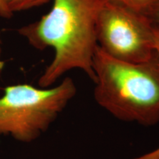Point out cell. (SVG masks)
<instances>
[{"label": "cell", "instance_id": "obj_1", "mask_svg": "<svg viewBox=\"0 0 159 159\" xmlns=\"http://www.w3.org/2000/svg\"><path fill=\"white\" fill-rule=\"evenodd\" d=\"M100 5L97 0H53L48 13L18 30L34 48L55 51L52 61L39 77V87L49 88L72 69H80L94 82L95 23Z\"/></svg>", "mask_w": 159, "mask_h": 159}, {"label": "cell", "instance_id": "obj_2", "mask_svg": "<svg viewBox=\"0 0 159 159\" xmlns=\"http://www.w3.org/2000/svg\"><path fill=\"white\" fill-rule=\"evenodd\" d=\"M93 69L94 99L124 122L152 126L159 122V56L147 62L120 61L97 45Z\"/></svg>", "mask_w": 159, "mask_h": 159}, {"label": "cell", "instance_id": "obj_3", "mask_svg": "<svg viewBox=\"0 0 159 159\" xmlns=\"http://www.w3.org/2000/svg\"><path fill=\"white\" fill-rule=\"evenodd\" d=\"M77 93L71 77L52 88L9 85L0 97V135L30 143L45 133Z\"/></svg>", "mask_w": 159, "mask_h": 159}, {"label": "cell", "instance_id": "obj_4", "mask_svg": "<svg viewBox=\"0 0 159 159\" xmlns=\"http://www.w3.org/2000/svg\"><path fill=\"white\" fill-rule=\"evenodd\" d=\"M97 45L110 56L130 63H143L156 56L154 22L147 16L112 3L97 10Z\"/></svg>", "mask_w": 159, "mask_h": 159}, {"label": "cell", "instance_id": "obj_5", "mask_svg": "<svg viewBox=\"0 0 159 159\" xmlns=\"http://www.w3.org/2000/svg\"><path fill=\"white\" fill-rule=\"evenodd\" d=\"M104 3L116 4L150 18L152 13L159 6V0H97Z\"/></svg>", "mask_w": 159, "mask_h": 159}, {"label": "cell", "instance_id": "obj_6", "mask_svg": "<svg viewBox=\"0 0 159 159\" xmlns=\"http://www.w3.org/2000/svg\"><path fill=\"white\" fill-rule=\"evenodd\" d=\"M12 13L27 11L47 4L51 0H2Z\"/></svg>", "mask_w": 159, "mask_h": 159}, {"label": "cell", "instance_id": "obj_7", "mask_svg": "<svg viewBox=\"0 0 159 159\" xmlns=\"http://www.w3.org/2000/svg\"><path fill=\"white\" fill-rule=\"evenodd\" d=\"M13 13L10 11L7 5L3 2L2 0H0V17L4 19H11L13 17ZM2 40H1V33H0V69L2 68L4 62L2 61Z\"/></svg>", "mask_w": 159, "mask_h": 159}, {"label": "cell", "instance_id": "obj_8", "mask_svg": "<svg viewBox=\"0 0 159 159\" xmlns=\"http://www.w3.org/2000/svg\"><path fill=\"white\" fill-rule=\"evenodd\" d=\"M159 158V148L156 149V150L152 151V152H148L142 156L137 157V158L133 159H158Z\"/></svg>", "mask_w": 159, "mask_h": 159}, {"label": "cell", "instance_id": "obj_9", "mask_svg": "<svg viewBox=\"0 0 159 159\" xmlns=\"http://www.w3.org/2000/svg\"><path fill=\"white\" fill-rule=\"evenodd\" d=\"M154 40L155 50L159 56V26L154 23Z\"/></svg>", "mask_w": 159, "mask_h": 159}, {"label": "cell", "instance_id": "obj_10", "mask_svg": "<svg viewBox=\"0 0 159 159\" xmlns=\"http://www.w3.org/2000/svg\"><path fill=\"white\" fill-rule=\"evenodd\" d=\"M150 19L152 20L156 25L159 26V6L153 12H152V14L150 15Z\"/></svg>", "mask_w": 159, "mask_h": 159}, {"label": "cell", "instance_id": "obj_11", "mask_svg": "<svg viewBox=\"0 0 159 159\" xmlns=\"http://www.w3.org/2000/svg\"><path fill=\"white\" fill-rule=\"evenodd\" d=\"M158 159H159V158H158Z\"/></svg>", "mask_w": 159, "mask_h": 159}]
</instances>
